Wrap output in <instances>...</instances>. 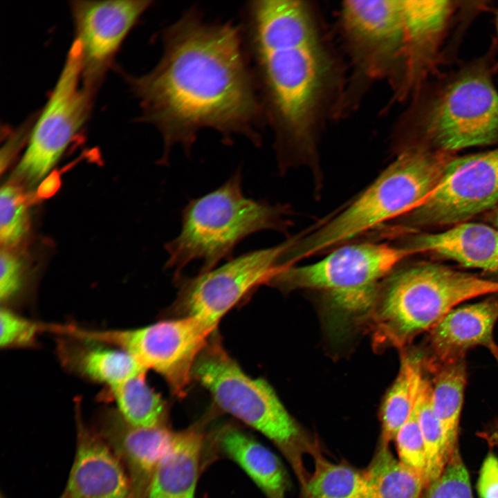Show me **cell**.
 Listing matches in <instances>:
<instances>
[{
  "instance_id": "obj_1",
  "label": "cell",
  "mask_w": 498,
  "mask_h": 498,
  "mask_svg": "<svg viewBox=\"0 0 498 498\" xmlns=\"http://www.w3.org/2000/svg\"><path fill=\"white\" fill-rule=\"evenodd\" d=\"M163 53L149 72L125 75L142 110L140 120L160 132L166 164L171 149L187 154L199 131L219 133L226 145L232 136L260 147L266 121L240 26L205 21L192 8L163 33Z\"/></svg>"
},
{
  "instance_id": "obj_2",
  "label": "cell",
  "mask_w": 498,
  "mask_h": 498,
  "mask_svg": "<svg viewBox=\"0 0 498 498\" xmlns=\"http://www.w3.org/2000/svg\"><path fill=\"white\" fill-rule=\"evenodd\" d=\"M243 11L240 27L245 50L284 168L294 154L311 151L327 57L304 2L256 0Z\"/></svg>"
},
{
  "instance_id": "obj_3",
  "label": "cell",
  "mask_w": 498,
  "mask_h": 498,
  "mask_svg": "<svg viewBox=\"0 0 498 498\" xmlns=\"http://www.w3.org/2000/svg\"><path fill=\"white\" fill-rule=\"evenodd\" d=\"M497 42L484 55L440 72L416 95L412 127L417 146L453 154L498 143V90L493 82Z\"/></svg>"
},
{
  "instance_id": "obj_4",
  "label": "cell",
  "mask_w": 498,
  "mask_h": 498,
  "mask_svg": "<svg viewBox=\"0 0 498 498\" xmlns=\"http://www.w3.org/2000/svg\"><path fill=\"white\" fill-rule=\"evenodd\" d=\"M241 185L238 169L218 188L189 201L182 210L180 233L165 245L166 268L174 269L176 275L199 260V273L206 272L232 259L236 246L248 236L266 230H286L287 208L246 197Z\"/></svg>"
},
{
  "instance_id": "obj_5",
  "label": "cell",
  "mask_w": 498,
  "mask_h": 498,
  "mask_svg": "<svg viewBox=\"0 0 498 498\" xmlns=\"http://www.w3.org/2000/svg\"><path fill=\"white\" fill-rule=\"evenodd\" d=\"M453 154L410 146L347 208L289 248V264L404 214L423 203L441 183Z\"/></svg>"
},
{
  "instance_id": "obj_6",
  "label": "cell",
  "mask_w": 498,
  "mask_h": 498,
  "mask_svg": "<svg viewBox=\"0 0 498 498\" xmlns=\"http://www.w3.org/2000/svg\"><path fill=\"white\" fill-rule=\"evenodd\" d=\"M378 298L376 322L384 341L404 346L469 299L498 294V281L434 263L391 275Z\"/></svg>"
},
{
  "instance_id": "obj_7",
  "label": "cell",
  "mask_w": 498,
  "mask_h": 498,
  "mask_svg": "<svg viewBox=\"0 0 498 498\" xmlns=\"http://www.w3.org/2000/svg\"><path fill=\"white\" fill-rule=\"evenodd\" d=\"M407 247L362 243L342 246L320 261L302 266H283L268 284L284 290L324 291L342 313H363L379 296V282L406 257Z\"/></svg>"
},
{
  "instance_id": "obj_8",
  "label": "cell",
  "mask_w": 498,
  "mask_h": 498,
  "mask_svg": "<svg viewBox=\"0 0 498 498\" xmlns=\"http://www.w3.org/2000/svg\"><path fill=\"white\" fill-rule=\"evenodd\" d=\"M192 376L210 392L221 410L261 433L297 465L300 438L295 421L266 381L242 371L216 331L199 355Z\"/></svg>"
},
{
  "instance_id": "obj_9",
  "label": "cell",
  "mask_w": 498,
  "mask_h": 498,
  "mask_svg": "<svg viewBox=\"0 0 498 498\" xmlns=\"http://www.w3.org/2000/svg\"><path fill=\"white\" fill-rule=\"evenodd\" d=\"M216 326L191 316L163 320L131 329H91L73 325L76 339L120 349L146 370L162 376L172 392L182 398L190 385L195 363Z\"/></svg>"
},
{
  "instance_id": "obj_10",
  "label": "cell",
  "mask_w": 498,
  "mask_h": 498,
  "mask_svg": "<svg viewBox=\"0 0 498 498\" xmlns=\"http://www.w3.org/2000/svg\"><path fill=\"white\" fill-rule=\"evenodd\" d=\"M94 95L82 81L79 49L73 41L46 102L37 113L15 171L17 181L33 187L43 179L88 121Z\"/></svg>"
},
{
  "instance_id": "obj_11",
  "label": "cell",
  "mask_w": 498,
  "mask_h": 498,
  "mask_svg": "<svg viewBox=\"0 0 498 498\" xmlns=\"http://www.w3.org/2000/svg\"><path fill=\"white\" fill-rule=\"evenodd\" d=\"M297 237L278 245L243 253L193 277L175 275L179 288L176 308L213 326L256 288L268 284L283 266L286 251Z\"/></svg>"
},
{
  "instance_id": "obj_12",
  "label": "cell",
  "mask_w": 498,
  "mask_h": 498,
  "mask_svg": "<svg viewBox=\"0 0 498 498\" xmlns=\"http://www.w3.org/2000/svg\"><path fill=\"white\" fill-rule=\"evenodd\" d=\"M498 205V147L456 157L431 195L407 214L402 228L458 224Z\"/></svg>"
},
{
  "instance_id": "obj_13",
  "label": "cell",
  "mask_w": 498,
  "mask_h": 498,
  "mask_svg": "<svg viewBox=\"0 0 498 498\" xmlns=\"http://www.w3.org/2000/svg\"><path fill=\"white\" fill-rule=\"evenodd\" d=\"M150 0H77L70 2L84 86L95 95L124 41Z\"/></svg>"
},
{
  "instance_id": "obj_14",
  "label": "cell",
  "mask_w": 498,
  "mask_h": 498,
  "mask_svg": "<svg viewBox=\"0 0 498 498\" xmlns=\"http://www.w3.org/2000/svg\"><path fill=\"white\" fill-rule=\"evenodd\" d=\"M341 21L360 71L370 78L394 75L398 77V83L405 41L401 1H346L341 8Z\"/></svg>"
},
{
  "instance_id": "obj_15",
  "label": "cell",
  "mask_w": 498,
  "mask_h": 498,
  "mask_svg": "<svg viewBox=\"0 0 498 498\" xmlns=\"http://www.w3.org/2000/svg\"><path fill=\"white\" fill-rule=\"evenodd\" d=\"M466 2L436 0L401 1L405 41L403 69L396 85L402 99L415 95L440 73L447 61L449 37Z\"/></svg>"
},
{
  "instance_id": "obj_16",
  "label": "cell",
  "mask_w": 498,
  "mask_h": 498,
  "mask_svg": "<svg viewBox=\"0 0 498 498\" xmlns=\"http://www.w3.org/2000/svg\"><path fill=\"white\" fill-rule=\"evenodd\" d=\"M91 427L124 468L133 498H147L156 469L170 448L176 432L167 425H131L116 409L110 408L100 410Z\"/></svg>"
},
{
  "instance_id": "obj_17",
  "label": "cell",
  "mask_w": 498,
  "mask_h": 498,
  "mask_svg": "<svg viewBox=\"0 0 498 498\" xmlns=\"http://www.w3.org/2000/svg\"><path fill=\"white\" fill-rule=\"evenodd\" d=\"M75 403L76 449L66 485L58 498H133L127 472L109 445L83 420Z\"/></svg>"
},
{
  "instance_id": "obj_18",
  "label": "cell",
  "mask_w": 498,
  "mask_h": 498,
  "mask_svg": "<svg viewBox=\"0 0 498 498\" xmlns=\"http://www.w3.org/2000/svg\"><path fill=\"white\" fill-rule=\"evenodd\" d=\"M498 321V297L457 306L428 331L427 364L449 362L465 358L477 347L487 349L498 362L494 329Z\"/></svg>"
},
{
  "instance_id": "obj_19",
  "label": "cell",
  "mask_w": 498,
  "mask_h": 498,
  "mask_svg": "<svg viewBox=\"0 0 498 498\" xmlns=\"http://www.w3.org/2000/svg\"><path fill=\"white\" fill-rule=\"evenodd\" d=\"M406 247L416 253L430 252L465 267L498 273V230L492 225L463 222L441 232L415 236Z\"/></svg>"
},
{
  "instance_id": "obj_20",
  "label": "cell",
  "mask_w": 498,
  "mask_h": 498,
  "mask_svg": "<svg viewBox=\"0 0 498 498\" xmlns=\"http://www.w3.org/2000/svg\"><path fill=\"white\" fill-rule=\"evenodd\" d=\"M205 439L200 423L176 432L156 469L147 498H195Z\"/></svg>"
},
{
  "instance_id": "obj_21",
  "label": "cell",
  "mask_w": 498,
  "mask_h": 498,
  "mask_svg": "<svg viewBox=\"0 0 498 498\" xmlns=\"http://www.w3.org/2000/svg\"><path fill=\"white\" fill-rule=\"evenodd\" d=\"M213 437L216 450L236 463L267 498H286V472L270 449L234 425L219 428Z\"/></svg>"
},
{
  "instance_id": "obj_22",
  "label": "cell",
  "mask_w": 498,
  "mask_h": 498,
  "mask_svg": "<svg viewBox=\"0 0 498 498\" xmlns=\"http://www.w3.org/2000/svg\"><path fill=\"white\" fill-rule=\"evenodd\" d=\"M57 348L68 370L107 388L147 371L128 353L108 344L62 337Z\"/></svg>"
},
{
  "instance_id": "obj_23",
  "label": "cell",
  "mask_w": 498,
  "mask_h": 498,
  "mask_svg": "<svg viewBox=\"0 0 498 498\" xmlns=\"http://www.w3.org/2000/svg\"><path fill=\"white\" fill-rule=\"evenodd\" d=\"M423 365L431 376L432 403L451 456L458 448L460 416L468 378L465 358L440 364L423 362Z\"/></svg>"
},
{
  "instance_id": "obj_24",
  "label": "cell",
  "mask_w": 498,
  "mask_h": 498,
  "mask_svg": "<svg viewBox=\"0 0 498 498\" xmlns=\"http://www.w3.org/2000/svg\"><path fill=\"white\" fill-rule=\"evenodd\" d=\"M363 473L367 498H422L426 488L423 477L396 459L382 441Z\"/></svg>"
},
{
  "instance_id": "obj_25",
  "label": "cell",
  "mask_w": 498,
  "mask_h": 498,
  "mask_svg": "<svg viewBox=\"0 0 498 498\" xmlns=\"http://www.w3.org/2000/svg\"><path fill=\"white\" fill-rule=\"evenodd\" d=\"M107 398L115 401L116 410L131 425L156 427L166 425L167 407L160 395L147 384L145 372L110 388Z\"/></svg>"
},
{
  "instance_id": "obj_26",
  "label": "cell",
  "mask_w": 498,
  "mask_h": 498,
  "mask_svg": "<svg viewBox=\"0 0 498 498\" xmlns=\"http://www.w3.org/2000/svg\"><path fill=\"white\" fill-rule=\"evenodd\" d=\"M421 369V355L403 356L398 376L381 407V441L386 444L395 440L398 431L411 415Z\"/></svg>"
},
{
  "instance_id": "obj_27",
  "label": "cell",
  "mask_w": 498,
  "mask_h": 498,
  "mask_svg": "<svg viewBox=\"0 0 498 498\" xmlns=\"http://www.w3.org/2000/svg\"><path fill=\"white\" fill-rule=\"evenodd\" d=\"M314 471L306 482L308 498H367L364 473L344 464L333 463L313 445Z\"/></svg>"
},
{
  "instance_id": "obj_28",
  "label": "cell",
  "mask_w": 498,
  "mask_h": 498,
  "mask_svg": "<svg viewBox=\"0 0 498 498\" xmlns=\"http://www.w3.org/2000/svg\"><path fill=\"white\" fill-rule=\"evenodd\" d=\"M416 407L426 455V487L443 472L450 456L447 451L444 433L432 403V386L422 365L419 376Z\"/></svg>"
},
{
  "instance_id": "obj_29",
  "label": "cell",
  "mask_w": 498,
  "mask_h": 498,
  "mask_svg": "<svg viewBox=\"0 0 498 498\" xmlns=\"http://www.w3.org/2000/svg\"><path fill=\"white\" fill-rule=\"evenodd\" d=\"M0 239L2 248H13L26 236L29 220L22 189L7 183L1 189Z\"/></svg>"
},
{
  "instance_id": "obj_30",
  "label": "cell",
  "mask_w": 498,
  "mask_h": 498,
  "mask_svg": "<svg viewBox=\"0 0 498 498\" xmlns=\"http://www.w3.org/2000/svg\"><path fill=\"white\" fill-rule=\"evenodd\" d=\"M422 498H473L470 477L459 448L441 474L425 488Z\"/></svg>"
},
{
  "instance_id": "obj_31",
  "label": "cell",
  "mask_w": 498,
  "mask_h": 498,
  "mask_svg": "<svg viewBox=\"0 0 498 498\" xmlns=\"http://www.w3.org/2000/svg\"><path fill=\"white\" fill-rule=\"evenodd\" d=\"M0 299L9 307L25 295L28 284V270L22 258L12 248H1Z\"/></svg>"
},
{
  "instance_id": "obj_32",
  "label": "cell",
  "mask_w": 498,
  "mask_h": 498,
  "mask_svg": "<svg viewBox=\"0 0 498 498\" xmlns=\"http://www.w3.org/2000/svg\"><path fill=\"white\" fill-rule=\"evenodd\" d=\"M394 441L398 459L421 474L425 480V450L415 403L410 416L398 431Z\"/></svg>"
},
{
  "instance_id": "obj_33",
  "label": "cell",
  "mask_w": 498,
  "mask_h": 498,
  "mask_svg": "<svg viewBox=\"0 0 498 498\" xmlns=\"http://www.w3.org/2000/svg\"><path fill=\"white\" fill-rule=\"evenodd\" d=\"M0 324V346L5 349L33 347L43 332L42 322L26 318L6 306L1 308Z\"/></svg>"
},
{
  "instance_id": "obj_34",
  "label": "cell",
  "mask_w": 498,
  "mask_h": 498,
  "mask_svg": "<svg viewBox=\"0 0 498 498\" xmlns=\"http://www.w3.org/2000/svg\"><path fill=\"white\" fill-rule=\"evenodd\" d=\"M37 113L15 128L5 129V142L1 151V172L8 165L22 145H26Z\"/></svg>"
},
{
  "instance_id": "obj_35",
  "label": "cell",
  "mask_w": 498,
  "mask_h": 498,
  "mask_svg": "<svg viewBox=\"0 0 498 498\" xmlns=\"http://www.w3.org/2000/svg\"><path fill=\"white\" fill-rule=\"evenodd\" d=\"M477 490L480 498H498V459L492 453L482 463Z\"/></svg>"
},
{
  "instance_id": "obj_36",
  "label": "cell",
  "mask_w": 498,
  "mask_h": 498,
  "mask_svg": "<svg viewBox=\"0 0 498 498\" xmlns=\"http://www.w3.org/2000/svg\"><path fill=\"white\" fill-rule=\"evenodd\" d=\"M483 436V435H482ZM486 440L494 446L498 448V429L495 430L491 434H486L483 436Z\"/></svg>"
},
{
  "instance_id": "obj_37",
  "label": "cell",
  "mask_w": 498,
  "mask_h": 498,
  "mask_svg": "<svg viewBox=\"0 0 498 498\" xmlns=\"http://www.w3.org/2000/svg\"><path fill=\"white\" fill-rule=\"evenodd\" d=\"M491 221L492 226L498 230V205L495 208L492 214Z\"/></svg>"
},
{
  "instance_id": "obj_38",
  "label": "cell",
  "mask_w": 498,
  "mask_h": 498,
  "mask_svg": "<svg viewBox=\"0 0 498 498\" xmlns=\"http://www.w3.org/2000/svg\"><path fill=\"white\" fill-rule=\"evenodd\" d=\"M496 29H497V44L498 46V10L497 11L496 15ZM498 71V59L496 62L495 66V73Z\"/></svg>"
}]
</instances>
